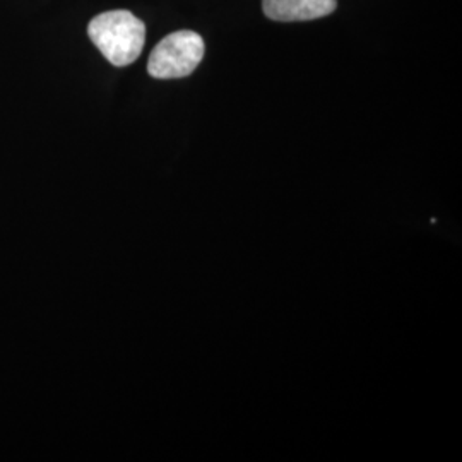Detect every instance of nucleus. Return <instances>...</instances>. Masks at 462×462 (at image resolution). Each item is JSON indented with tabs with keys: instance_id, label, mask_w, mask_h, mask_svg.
Returning <instances> with one entry per match:
<instances>
[{
	"instance_id": "obj_2",
	"label": "nucleus",
	"mask_w": 462,
	"mask_h": 462,
	"mask_svg": "<svg viewBox=\"0 0 462 462\" xmlns=\"http://www.w3.org/2000/svg\"><path fill=\"white\" fill-rule=\"evenodd\" d=\"M204 50V40L196 32L168 34L149 55V76L156 79L187 78L198 69Z\"/></svg>"
},
{
	"instance_id": "obj_1",
	"label": "nucleus",
	"mask_w": 462,
	"mask_h": 462,
	"mask_svg": "<svg viewBox=\"0 0 462 462\" xmlns=\"http://www.w3.org/2000/svg\"><path fill=\"white\" fill-rule=\"evenodd\" d=\"M88 34L112 66L125 67L144 49L146 26L129 11H108L91 19Z\"/></svg>"
},
{
	"instance_id": "obj_3",
	"label": "nucleus",
	"mask_w": 462,
	"mask_h": 462,
	"mask_svg": "<svg viewBox=\"0 0 462 462\" xmlns=\"http://www.w3.org/2000/svg\"><path fill=\"white\" fill-rule=\"evenodd\" d=\"M336 5V0H263L265 16L281 23L329 16Z\"/></svg>"
}]
</instances>
